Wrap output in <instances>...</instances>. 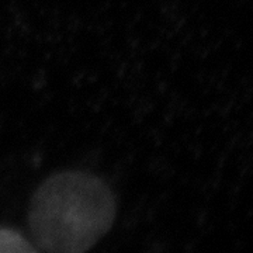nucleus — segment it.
Masks as SVG:
<instances>
[{"mask_svg":"<svg viewBox=\"0 0 253 253\" xmlns=\"http://www.w3.org/2000/svg\"><path fill=\"white\" fill-rule=\"evenodd\" d=\"M117 203L109 184L90 173H55L34 191L28 225L37 251L82 253L110 231Z\"/></svg>","mask_w":253,"mask_h":253,"instance_id":"f257e3e1","label":"nucleus"},{"mask_svg":"<svg viewBox=\"0 0 253 253\" xmlns=\"http://www.w3.org/2000/svg\"><path fill=\"white\" fill-rule=\"evenodd\" d=\"M3 252L30 253L37 252V248L28 244L26 238L16 231L9 228H0V253Z\"/></svg>","mask_w":253,"mask_h":253,"instance_id":"f03ea898","label":"nucleus"}]
</instances>
